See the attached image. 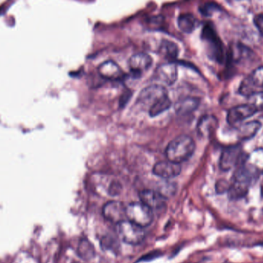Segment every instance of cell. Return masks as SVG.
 I'll use <instances>...</instances> for the list:
<instances>
[{"label":"cell","instance_id":"29","mask_svg":"<svg viewBox=\"0 0 263 263\" xmlns=\"http://www.w3.org/2000/svg\"><path fill=\"white\" fill-rule=\"evenodd\" d=\"M119 244L118 242L114 241V239L112 237H104L103 241L101 242V246L103 249H111V250H117V245Z\"/></svg>","mask_w":263,"mask_h":263},{"label":"cell","instance_id":"2","mask_svg":"<svg viewBox=\"0 0 263 263\" xmlns=\"http://www.w3.org/2000/svg\"><path fill=\"white\" fill-rule=\"evenodd\" d=\"M255 177V171L244 165L239 166L232 177L228 196L230 200L241 199L247 194Z\"/></svg>","mask_w":263,"mask_h":263},{"label":"cell","instance_id":"8","mask_svg":"<svg viewBox=\"0 0 263 263\" xmlns=\"http://www.w3.org/2000/svg\"><path fill=\"white\" fill-rule=\"evenodd\" d=\"M257 109L250 104L239 105L232 107L227 114V121L233 127L241 125L242 122L257 113Z\"/></svg>","mask_w":263,"mask_h":263},{"label":"cell","instance_id":"13","mask_svg":"<svg viewBox=\"0 0 263 263\" xmlns=\"http://www.w3.org/2000/svg\"><path fill=\"white\" fill-rule=\"evenodd\" d=\"M141 202L149 207L151 209L162 210L166 206L165 198L162 197L158 191L153 190H143L139 192Z\"/></svg>","mask_w":263,"mask_h":263},{"label":"cell","instance_id":"28","mask_svg":"<svg viewBox=\"0 0 263 263\" xmlns=\"http://www.w3.org/2000/svg\"><path fill=\"white\" fill-rule=\"evenodd\" d=\"M122 191V186L119 182H112L108 187V195L110 196L115 197L120 194Z\"/></svg>","mask_w":263,"mask_h":263},{"label":"cell","instance_id":"17","mask_svg":"<svg viewBox=\"0 0 263 263\" xmlns=\"http://www.w3.org/2000/svg\"><path fill=\"white\" fill-rule=\"evenodd\" d=\"M200 104V100L194 97H188L180 100L175 104V110L177 114L186 115L192 113L198 108Z\"/></svg>","mask_w":263,"mask_h":263},{"label":"cell","instance_id":"3","mask_svg":"<svg viewBox=\"0 0 263 263\" xmlns=\"http://www.w3.org/2000/svg\"><path fill=\"white\" fill-rule=\"evenodd\" d=\"M126 217L130 222L146 227L153 222V210L141 202L131 203L126 207Z\"/></svg>","mask_w":263,"mask_h":263},{"label":"cell","instance_id":"32","mask_svg":"<svg viewBox=\"0 0 263 263\" xmlns=\"http://www.w3.org/2000/svg\"></svg>","mask_w":263,"mask_h":263},{"label":"cell","instance_id":"22","mask_svg":"<svg viewBox=\"0 0 263 263\" xmlns=\"http://www.w3.org/2000/svg\"><path fill=\"white\" fill-rule=\"evenodd\" d=\"M258 89L259 88L255 85L254 83L252 81L250 77L249 76L242 81L241 85L239 87V93L243 95V96L250 97L251 95L254 94L257 92H260Z\"/></svg>","mask_w":263,"mask_h":263},{"label":"cell","instance_id":"16","mask_svg":"<svg viewBox=\"0 0 263 263\" xmlns=\"http://www.w3.org/2000/svg\"><path fill=\"white\" fill-rule=\"evenodd\" d=\"M261 127V124L259 121H250L239 127L238 136L242 140L251 139L256 135Z\"/></svg>","mask_w":263,"mask_h":263},{"label":"cell","instance_id":"12","mask_svg":"<svg viewBox=\"0 0 263 263\" xmlns=\"http://www.w3.org/2000/svg\"><path fill=\"white\" fill-rule=\"evenodd\" d=\"M157 79L167 85H172L177 81L178 76L175 63L168 62L159 66L155 71Z\"/></svg>","mask_w":263,"mask_h":263},{"label":"cell","instance_id":"10","mask_svg":"<svg viewBox=\"0 0 263 263\" xmlns=\"http://www.w3.org/2000/svg\"><path fill=\"white\" fill-rule=\"evenodd\" d=\"M103 215L105 219L117 225L127 219L126 207L121 201H109L103 206Z\"/></svg>","mask_w":263,"mask_h":263},{"label":"cell","instance_id":"19","mask_svg":"<svg viewBox=\"0 0 263 263\" xmlns=\"http://www.w3.org/2000/svg\"><path fill=\"white\" fill-rule=\"evenodd\" d=\"M159 53L165 57V59L172 61L177 58L179 54V47L174 42L170 40H163L161 43L159 47Z\"/></svg>","mask_w":263,"mask_h":263},{"label":"cell","instance_id":"21","mask_svg":"<svg viewBox=\"0 0 263 263\" xmlns=\"http://www.w3.org/2000/svg\"><path fill=\"white\" fill-rule=\"evenodd\" d=\"M171 106H172V101L169 99V96H165L150 107L149 110H148L149 115L152 117H156V116L162 114L165 110H169Z\"/></svg>","mask_w":263,"mask_h":263},{"label":"cell","instance_id":"11","mask_svg":"<svg viewBox=\"0 0 263 263\" xmlns=\"http://www.w3.org/2000/svg\"><path fill=\"white\" fill-rule=\"evenodd\" d=\"M128 64L134 76H141L143 72L149 69V67L152 66V58L146 53H138L131 56Z\"/></svg>","mask_w":263,"mask_h":263},{"label":"cell","instance_id":"23","mask_svg":"<svg viewBox=\"0 0 263 263\" xmlns=\"http://www.w3.org/2000/svg\"><path fill=\"white\" fill-rule=\"evenodd\" d=\"M162 197L166 199V198H170L173 196L177 191V186L174 183L171 182H163L160 183L158 186L157 191Z\"/></svg>","mask_w":263,"mask_h":263},{"label":"cell","instance_id":"25","mask_svg":"<svg viewBox=\"0 0 263 263\" xmlns=\"http://www.w3.org/2000/svg\"><path fill=\"white\" fill-rule=\"evenodd\" d=\"M250 77L259 89L263 88V67L257 68L250 74Z\"/></svg>","mask_w":263,"mask_h":263},{"label":"cell","instance_id":"1","mask_svg":"<svg viewBox=\"0 0 263 263\" xmlns=\"http://www.w3.org/2000/svg\"><path fill=\"white\" fill-rule=\"evenodd\" d=\"M195 142L187 135H180L171 141L165 149L168 160L181 164L189 159L195 151Z\"/></svg>","mask_w":263,"mask_h":263},{"label":"cell","instance_id":"30","mask_svg":"<svg viewBox=\"0 0 263 263\" xmlns=\"http://www.w3.org/2000/svg\"><path fill=\"white\" fill-rule=\"evenodd\" d=\"M253 22L257 29H258L260 36L263 37V14H257L254 16Z\"/></svg>","mask_w":263,"mask_h":263},{"label":"cell","instance_id":"20","mask_svg":"<svg viewBox=\"0 0 263 263\" xmlns=\"http://www.w3.org/2000/svg\"><path fill=\"white\" fill-rule=\"evenodd\" d=\"M78 255L80 258L85 261L91 260L95 257V248L89 240L81 239L78 246Z\"/></svg>","mask_w":263,"mask_h":263},{"label":"cell","instance_id":"6","mask_svg":"<svg viewBox=\"0 0 263 263\" xmlns=\"http://www.w3.org/2000/svg\"><path fill=\"white\" fill-rule=\"evenodd\" d=\"M168 96L167 89L165 87L159 85H150L141 90L138 96V103L150 108L161 99Z\"/></svg>","mask_w":263,"mask_h":263},{"label":"cell","instance_id":"4","mask_svg":"<svg viewBox=\"0 0 263 263\" xmlns=\"http://www.w3.org/2000/svg\"><path fill=\"white\" fill-rule=\"evenodd\" d=\"M117 231L119 237L122 241L134 246L141 244L146 236L144 228L128 220L117 224Z\"/></svg>","mask_w":263,"mask_h":263},{"label":"cell","instance_id":"26","mask_svg":"<svg viewBox=\"0 0 263 263\" xmlns=\"http://www.w3.org/2000/svg\"><path fill=\"white\" fill-rule=\"evenodd\" d=\"M219 9H220L219 5L214 2H208V3H205V5L200 6V11L205 16H212L214 12L219 10Z\"/></svg>","mask_w":263,"mask_h":263},{"label":"cell","instance_id":"31","mask_svg":"<svg viewBox=\"0 0 263 263\" xmlns=\"http://www.w3.org/2000/svg\"><path fill=\"white\" fill-rule=\"evenodd\" d=\"M161 254H162V253L159 251L152 252V253H148V254L144 256V257H143V259H141V260H145V261L154 260V259L159 257Z\"/></svg>","mask_w":263,"mask_h":263},{"label":"cell","instance_id":"9","mask_svg":"<svg viewBox=\"0 0 263 263\" xmlns=\"http://www.w3.org/2000/svg\"><path fill=\"white\" fill-rule=\"evenodd\" d=\"M153 174L162 179H172L177 177L181 174V164L172 162L171 161H162L157 162L152 169Z\"/></svg>","mask_w":263,"mask_h":263},{"label":"cell","instance_id":"14","mask_svg":"<svg viewBox=\"0 0 263 263\" xmlns=\"http://www.w3.org/2000/svg\"><path fill=\"white\" fill-rule=\"evenodd\" d=\"M98 72L102 78L110 81H120L124 77V71L113 61L102 63L98 67Z\"/></svg>","mask_w":263,"mask_h":263},{"label":"cell","instance_id":"15","mask_svg":"<svg viewBox=\"0 0 263 263\" xmlns=\"http://www.w3.org/2000/svg\"><path fill=\"white\" fill-rule=\"evenodd\" d=\"M218 127L219 121L215 116H203L198 123V134L203 138H208L216 131Z\"/></svg>","mask_w":263,"mask_h":263},{"label":"cell","instance_id":"27","mask_svg":"<svg viewBox=\"0 0 263 263\" xmlns=\"http://www.w3.org/2000/svg\"><path fill=\"white\" fill-rule=\"evenodd\" d=\"M230 183L222 179V180L217 181L216 184H215V191L218 194H223L225 192L228 193L229 188H230Z\"/></svg>","mask_w":263,"mask_h":263},{"label":"cell","instance_id":"24","mask_svg":"<svg viewBox=\"0 0 263 263\" xmlns=\"http://www.w3.org/2000/svg\"><path fill=\"white\" fill-rule=\"evenodd\" d=\"M249 98V104L257 109V111L263 109V92L260 91L251 95Z\"/></svg>","mask_w":263,"mask_h":263},{"label":"cell","instance_id":"18","mask_svg":"<svg viewBox=\"0 0 263 263\" xmlns=\"http://www.w3.org/2000/svg\"><path fill=\"white\" fill-rule=\"evenodd\" d=\"M179 29L185 33H191L196 29L198 22L194 15L191 13L181 14L177 19Z\"/></svg>","mask_w":263,"mask_h":263},{"label":"cell","instance_id":"7","mask_svg":"<svg viewBox=\"0 0 263 263\" xmlns=\"http://www.w3.org/2000/svg\"><path fill=\"white\" fill-rule=\"evenodd\" d=\"M201 37L206 43L209 45V47L212 50V55L216 61H223L224 50L222 47V42L219 38L215 29L211 25H206L202 30Z\"/></svg>","mask_w":263,"mask_h":263},{"label":"cell","instance_id":"5","mask_svg":"<svg viewBox=\"0 0 263 263\" xmlns=\"http://www.w3.org/2000/svg\"><path fill=\"white\" fill-rule=\"evenodd\" d=\"M243 150L239 145H232L225 148L221 155L219 167L222 171H229L236 166L244 165Z\"/></svg>","mask_w":263,"mask_h":263}]
</instances>
